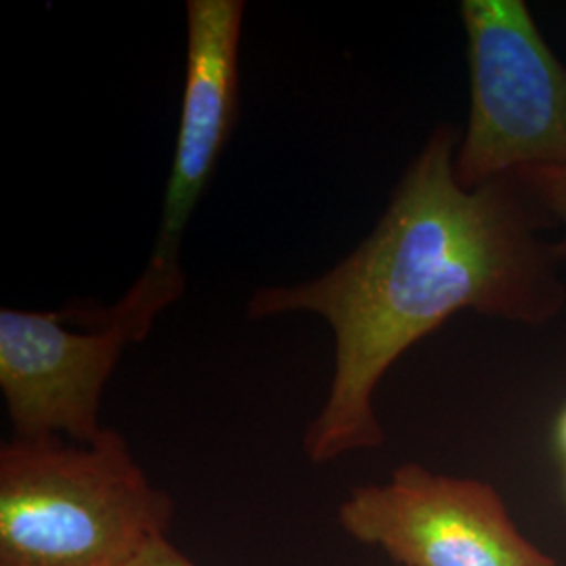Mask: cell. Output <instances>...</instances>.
<instances>
[{"instance_id": "cell-5", "label": "cell", "mask_w": 566, "mask_h": 566, "mask_svg": "<svg viewBox=\"0 0 566 566\" xmlns=\"http://www.w3.org/2000/svg\"><path fill=\"white\" fill-rule=\"evenodd\" d=\"M338 521L355 542L380 547L399 566H560L526 539L489 483L413 462L388 483L353 489Z\"/></svg>"}, {"instance_id": "cell-6", "label": "cell", "mask_w": 566, "mask_h": 566, "mask_svg": "<svg viewBox=\"0 0 566 566\" xmlns=\"http://www.w3.org/2000/svg\"><path fill=\"white\" fill-rule=\"evenodd\" d=\"M128 344L122 325L72 332L60 311L0 308V388L15 441H99L103 388Z\"/></svg>"}, {"instance_id": "cell-7", "label": "cell", "mask_w": 566, "mask_h": 566, "mask_svg": "<svg viewBox=\"0 0 566 566\" xmlns=\"http://www.w3.org/2000/svg\"><path fill=\"white\" fill-rule=\"evenodd\" d=\"M518 177L554 223L566 231V168L525 170L518 172Z\"/></svg>"}, {"instance_id": "cell-3", "label": "cell", "mask_w": 566, "mask_h": 566, "mask_svg": "<svg viewBox=\"0 0 566 566\" xmlns=\"http://www.w3.org/2000/svg\"><path fill=\"white\" fill-rule=\"evenodd\" d=\"M243 11L242 0L187 2L181 120L164 191L158 238L139 280L118 303L81 304L76 317L82 327L122 325L135 344L142 343L164 308L181 298L182 235L214 177L238 116Z\"/></svg>"}, {"instance_id": "cell-1", "label": "cell", "mask_w": 566, "mask_h": 566, "mask_svg": "<svg viewBox=\"0 0 566 566\" xmlns=\"http://www.w3.org/2000/svg\"><path fill=\"white\" fill-rule=\"evenodd\" d=\"M455 151V126L439 124L346 259L322 277L261 287L248 301L250 319L315 313L334 329V380L304 432L313 464L385 443L376 388L455 313L537 327L565 311L566 235H549L558 224L518 175L464 189Z\"/></svg>"}, {"instance_id": "cell-2", "label": "cell", "mask_w": 566, "mask_h": 566, "mask_svg": "<svg viewBox=\"0 0 566 566\" xmlns=\"http://www.w3.org/2000/svg\"><path fill=\"white\" fill-rule=\"evenodd\" d=\"M172 500L149 483L120 434L0 449V566H122L164 537Z\"/></svg>"}, {"instance_id": "cell-4", "label": "cell", "mask_w": 566, "mask_h": 566, "mask_svg": "<svg viewBox=\"0 0 566 566\" xmlns=\"http://www.w3.org/2000/svg\"><path fill=\"white\" fill-rule=\"evenodd\" d=\"M470 118L453 172L464 189L566 168V65L523 0H464Z\"/></svg>"}, {"instance_id": "cell-9", "label": "cell", "mask_w": 566, "mask_h": 566, "mask_svg": "<svg viewBox=\"0 0 566 566\" xmlns=\"http://www.w3.org/2000/svg\"><path fill=\"white\" fill-rule=\"evenodd\" d=\"M558 443L563 447L566 455V409L563 411V416H560V422H558Z\"/></svg>"}, {"instance_id": "cell-8", "label": "cell", "mask_w": 566, "mask_h": 566, "mask_svg": "<svg viewBox=\"0 0 566 566\" xmlns=\"http://www.w3.org/2000/svg\"><path fill=\"white\" fill-rule=\"evenodd\" d=\"M122 566H198L193 565L185 554L172 546L166 535L149 542L137 556H133Z\"/></svg>"}]
</instances>
